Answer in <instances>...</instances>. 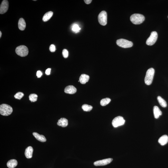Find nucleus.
<instances>
[{
    "label": "nucleus",
    "mask_w": 168,
    "mask_h": 168,
    "mask_svg": "<svg viewBox=\"0 0 168 168\" xmlns=\"http://www.w3.org/2000/svg\"><path fill=\"white\" fill-rule=\"evenodd\" d=\"M130 20L131 22L134 24H140L144 22L145 20V17L142 14L135 13L131 16Z\"/></svg>",
    "instance_id": "f257e3e1"
},
{
    "label": "nucleus",
    "mask_w": 168,
    "mask_h": 168,
    "mask_svg": "<svg viewBox=\"0 0 168 168\" xmlns=\"http://www.w3.org/2000/svg\"><path fill=\"white\" fill-rule=\"evenodd\" d=\"M13 111V108L9 105L3 104L0 106V113L3 116H8L12 113Z\"/></svg>",
    "instance_id": "f03ea898"
},
{
    "label": "nucleus",
    "mask_w": 168,
    "mask_h": 168,
    "mask_svg": "<svg viewBox=\"0 0 168 168\" xmlns=\"http://www.w3.org/2000/svg\"><path fill=\"white\" fill-rule=\"evenodd\" d=\"M155 70L153 68L148 69L146 73L144 81L146 85H149L152 84L154 75Z\"/></svg>",
    "instance_id": "7ed1b4c3"
},
{
    "label": "nucleus",
    "mask_w": 168,
    "mask_h": 168,
    "mask_svg": "<svg viewBox=\"0 0 168 168\" xmlns=\"http://www.w3.org/2000/svg\"><path fill=\"white\" fill-rule=\"evenodd\" d=\"M15 52L18 55L21 57H25L28 55L29 51L27 47L22 45L17 47Z\"/></svg>",
    "instance_id": "20e7f679"
},
{
    "label": "nucleus",
    "mask_w": 168,
    "mask_h": 168,
    "mask_svg": "<svg viewBox=\"0 0 168 168\" xmlns=\"http://www.w3.org/2000/svg\"><path fill=\"white\" fill-rule=\"evenodd\" d=\"M116 43L119 46L124 48L131 47L133 46L132 42L125 39H118L116 41Z\"/></svg>",
    "instance_id": "39448f33"
},
{
    "label": "nucleus",
    "mask_w": 168,
    "mask_h": 168,
    "mask_svg": "<svg viewBox=\"0 0 168 168\" xmlns=\"http://www.w3.org/2000/svg\"><path fill=\"white\" fill-rule=\"evenodd\" d=\"M158 34L155 31L151 32L150 35L147 40L146 44L149 46L153 45L156 42L158 38Z\"/></svg>",
    "instance_id": "423d86ee"
},
{
    "label": "nucleus",
    "mask_w": 168,
    "mask_h": 168,
    "mask_svg": "<svg viewBox=\"0 0 168 168\" xmlns=\"http://www.w3.org/2000/svg\"><path fill=\"white\" fill-rule=\"evenodd\" d=\"M98 19L100 24L103 26L106 25L107 22V14L106 11H102L98 15Z\"/></svg>",
    "instance_id": "0eeeda50"
},
{
    "label": "nucleus",
    "mask_w": 168,
    "mask_h": 168,
    "mask_svg": "<svg viewBox=\"0 0 168 168\" xmlns=\"http://www.w3.org/2000/svg\"><path fill=\"white\" fill-rule=\"evenodd\" d=\"M125 122V120L122 117L118 116L113 120L112 124L114 127L116 128L124 125Z\"/></svg>",
    "instance_id": "6e6552de"
},
{
    "label": "nucleus",
    "mask_w": 168,
    "mask_h": 168,
    "mask_svg": "<svg viewBox=\"0 0 168 168\" xmlns=\"http://www.w3.org/2000/svg\"><path fill=\"white\" fill-rule=\"evenodd\" d=\"M112 160L113 159L112 158L104 159L96 161L94 162V165L96 166L106 165L110 163Z\"/></svg>",
    "instance_id": "1a4fd4ad"
},
{
    "label": "nucleus",
    "mask_w": 168,
    "mask_h": 168,
    "mask_svg": "<svg viewBox=\"0 0 168 168\" xmlns=\"http://www.w3.org/2000/svg\"><path fill=\"white\" fill-rule=\"evenodd\" d=\"M9 3L7 0L2 1L0 6V14H3L6 13L8 9Z\"/></svg>",
    "instance_id": "9d476101"
},
{
    "label": "nucleus",
    "mask_w": 168,
    "mask_h": 168,
    "mask_svg": "<svg viewBox=\"0 0 168 168\" xmlns=\"http://www.w3.org/2000/svg\"><path fill=\"white\" fill-rule=\"evenodd\" d=\"M65 92L69 94H74L77 92V89L74 86L69 85L67 86L64 90Z\"/></svg>",
    "instance_id": "9b49d317"
},
{
    "label": "nucleus",
    "mask_w": 168,
    "mask_h": 168,
    "mask_svg": "<svg viewBox=\"0 0 168 168\" xmlns=\"http://www.w3.org/2000/svg\"><path fill=\"white\" fill-rule=\"evenodd\" d=\"M33 151V148L31 146H29L26 149L25 155L27 159H31L32 157Z\"/></svg>",
    "instance_id": "f8f14e48"
},
{
    "label": "nucleus",
    "mask_w": 168,
    "mask_h": 168,
    "mask_svg": "<svg viewBox=\"0 0 168 168\" xmlns=\"http://www.w3.org/2000/svg\"><path fill=\"white\" fill-rule=\"evenodd\" d=\"M68 124V120L64 118H60L58 120V122L57 123V124L58 125L63 127H66Z\"/></svg>",
    "instance_id": "ddd939ff"
},
{
    "label": "nucleus",
    "mask_w": 168,
    "mask_h": 168,
    "mask_svg": "<svg viewBox=\"0 0 168 168\" xmlns=\"http://www.w3.org/2000/svg\"><path fill=\"white\" fill-rule=\"evenodd\" d=\"M153 113L154 117L156 119L158 118L160 116L162 115V112L160 110L158 106H155L153 107Z\"/></svg>",
    "instance_id": "4468645a"
},
{
    "label": "nucleus",
    "mask_w": 168,
    "mask_h": 168,
    "mask_svg": "<svg viewBox=\"0 0 168 168\" xmlns=\"http://www.w3.org/2000/svg\"><path fill=\"white\" fill-rule=\"evenodd\" d=\"M89 79V76L88 75L83 74L80 76L79 78V81L81 83L85 84L88 82Z\"/></svg>",
    "instance_id": "2eb2a0df"
},
{
    "label": "nucleus",
    "mask_w": 168,
    "mask_h": 168,
    "mask_svg": "<svg viewBox=\"0 0 168 168\" xmlns=\"http://www.w3.org/2000/svg\"><path fill=\"white\" fill-rule=\"evenodd\" d=\"M33 136L37 140H38L41 142H45L47 140L45 137L43 135H40L38 133L33 132Z\"/></svg>",
    "instance_id": "dca6fc26"
},
{
    "label": "nucleus",
    "mask_w": 168,
    "mask_h": 168,
    "mask_svg": "<svg viewBox=\"0 0 168 168\" xmlns=\"http://www.w3.org/2000/svg\"><path fill=\"white\" fill-rule=\"evenodd\" d=\"M159 143L161 145L163 146L166 144L168 142V137L166 135H164L161 137L159 139Z\"/></svg>",
    "instance_id": "f3484780"
},
{
    "label": "nucleus",
    "mask_w": 168,
    "mask_h": 168,
    "mask_svg": "<svg viewBox=\"0 0 168 168\" xmlns=\"http://www.w3.org/2000/svg\"><path fill=\"white\" fill-rule=\"evenodd\" d=\"M26 27V23L24 19L20 18L18 22V27L19 29L21 31H23Z\"/></svg>",
    "instance_id": "a211bd4d"
},
{
    "label": "nucleus",
    "mask_w": 168,
    "mask_h": 168,
    "mask_svg": "<svg viewBox=\"0 0 168 168\" xmlns=\"http://www.w3.org/2000/svg\"><path fill=\"white\" fill-rule=\"evenodd\" d=\"M18 162L16 160L11 159L7 163V166L9 168H14L17 165Z\"/></svg>",
    "instance_id": "6ab92c4d"
},
{
    "label": "nucleus",
    "mask_w": 168,
    "mask_h": 168,
    "mask_svg": "<svg viewBox=\"0 0 168 168\" xmlns=\"http://www.w3.org/2000/svg\"><path fill=\"white\" fill-rule=\"evenodd\" d=\"M53 15V12L52 11H49L47 12L44 15L42 20L44 22H47L51 18Z\"/></svg>",
    "instance_id": "aec40b11"
},
{
    "label": "nucleus",
    "mask_w": 168,
    "mask_h": 168,
    "mask_svg": "<svg viewBox=\"0 0 168 168\" xmlns=\"http://www.w3.org/2000/svg\"><path fill=\"white\" fill-rule=\"evenodd\" d=\"M157 99L160 105L162 107H166L167 106V103L160 96H159L157 97Z\"/></svg>",
    "instance_id": "412c9836"
},
{
    "label": "nucleus",
    "mask_w": 168,
    "mask_h": 168,
    "mask_svg": "<svg viewBox=\"0 0 168 168\" xmlns=\"http://www.w3.org/2000/svg\"><path fill=\"white\" fill-rule=\"evenodd\" d=\"M111 100L110 98H106L101 100L100 101V104L101 106H104L108 104L110 102Z\"/></svg>",
    "instance_id": "4be33fe9"
},
{
    "label": "nucleus",
    "mask_w": 168,
    "mask_h": 168,
    "mask_svg": "<svg viewBox=\"0 0 168 168\" xmlns=\"http://www.w3.org/2000/svg\"><path fill=\"white\" fill-rule=\"evenodd\" d=\"M82 109L85 112H90L92 109V106L91 105H88L85 104L83 105L82 107Z\"/></svg>",
    "instance_id": "5701e85b"
},
{
    "label": "nucleus",
    "mask_w": 168,
    "mask_h": 168,
    "mask_svg": "<svg viewBox=\"0 0 168 168\" xmlns=\"http://www.w3.org/2000/svg\"><path fill=\"white\" fill-rule=\"evenodd\" d=\"M38 96L35 94H32L29 96V99L32 102H34L37 100Z\"/></svg>",
    "instance_id": "b1692460"
},
{
    "label": "nucleus",
    "mask_w": 168,
    "mask_h": 168,
    "mask_svg": "<svg viewBox=\"0 0 168 168\" xmlns=\"http://www.w3.org/2000/svg\"><path fill=\"white\" fill-rule=\"evenodd\" d=\"M72 29L73 31L75 32L76 33H78L79 32L81 29L78 25L77 24H74L73 26Z\"/></svg>",
    "instance_id": "393cba45"
},
{
    "label": "nucleus",
    "mask_w": 168,
    "mask_h": 168,
    "mask_svg": "<svg viewBox=\"0 0 168 168\" xmlns=\"http://www.w3.org/2000/svg\"><path fill=\"white\" fill-rule=\"evenodd\" d=\"M24 96V94L23 93L21 92H19L16 94L14 95V97L16 99L20 100Z\"/></svg>",
    "instance_id": "a878e982"
},
{
    "label": "nucleus",
    "mask_w": 168,
    "mask_h": 168,
    "mask_svg": "<svg viewBox=\"0 0 168 168\" xmlns=\"http://www.w3.org/2000/svg\"><path fill=\"white\" fill-rule=\"evenodd\" d=\"M62 55L64 58H66L69 56V52L66 49H64L62 51Z\"/></svg>",
    "instance_id": "bb28decb"
},
{
    "label": "nucleus",
    "mask_w": 168,
    "mask_h": 168,
    "mask_svg": "<svg viewBox=\"0 0 168 168\" xmlns=\"http://www.w3.org/2000/svg\"><path fill=\"white\" fill-rule=\"evenodd\" d=\"M49 50L51 52H55L56 50V47L54 45L52 44L50 46L49 48Z\"/></svg>",
    "instance_id": "cd10ccee"
},
{
    "label": "nucleus",
    "mask_w": 168,
    "mask_h": 168,
    "mask_svg": "<svg viewBox=\"0 0 168 168\" xmlns=\"http://www.w3.org/2000/svg\"><path fill=\"white\" fill-rule=\"evenodd\" d=\"M42 75V73L40 71H38L37 73V76L38 78H40Z\"/></svg>",
    "instance_id": "c85d7f7f"
},
{
    "label": "nucleus",
    "mask_w": 168,
    "mask_h": 168,
    "mask_svg": "<svg viewBox=\"0 0 168 168\" xmlns=\"http://www.w3.org/2000/svg\"><path fill=\"white\" fill-rule=\"evenodd\" d=\"M51 69L50 68H48L47 69L46 71V74L47 75H49L50 74V71H51Z\"/></svg>",
    "instance_id": "c756f323"
},
{
    "label": "nucleus",
    "mask_w": 168,
    "mask_h": 168,
    "mask_svg": "<svg viewBox=\"0 0 168 168\" xmlns=\"http://www.w3.org/2000/svg\"><path fill=\"white\" fill-rule=\"evenodd\" d=\"M84 1L85 3L87 4H89L91 3L92 1V0H85Z\"/></svg>",
    "instance_id": "7c9ffc66"
},
{
    "label": "nucleus",
    "mask_w": 168,
    "mask_h": 168,
    "mask_svg": "<svg viewBox=\"0 0 168 168\" xmlns=\"http://www.w3.org/2000/svg\"><path fill=\"white\" fill-rule=\"evenodd\" d=\"M2 32H1V31L0 32V37H1L2 36Z\"/></svg>",
    "instance_id": "2f4dec72"
},
{
    "label": "nucleus",
    "mask_w": 168,
    "mask_h": 168,
    "mask_svg": "<svg viewBox=\"0 0 168 168\" xmlns=\"http://www.w3.org/2000/svg\"></svg>",
    "instance_id": "473e14b6"
}]
</instances>
